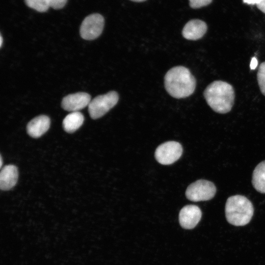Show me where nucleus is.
Instances as JSON below:
<instances>
[{
  "mask_svg": "<svg viewBox=\"0 0 265 265\" xmlns=\"http://www.w3.org/2000/svg\"><path fill=\"white\" fill-rule=\"evenodd\" d=\"M164 86L172 97L181 99L187 97L194 92L196 80L185 67L178 66L170 69L164 77Z\"/></svg>",
  "mask_w": 265,
  "mask_h": 265,
  "instance_id": "nucleus-1",
  "label": "nucleus"
},
{
  "mask_svg": "<svg viewBox=\"0 0 265 265\" xmlns=\"http://www.w3.org/2000/svg\"><path fill=\"white\" fill-rule=\"evenodd\" d=\"M105 24L104 17L100 14H92L82 21L80 27L81 37L87 40L98 38L102 33Z\"/></svg>",
  "mask_w": 265,
  "mask_h": 265,
  "instance_id": "nucleus-6",
  "label": "nucleus"
},
{
  "mask_svg": "<svg viewBox=\"0 0 265 265\" xmlns=\"http://www.w3.org/2000/svg\"><path fill=\"white\" fill-rule=\"evenodd\" d=\"M50 119L46 115H40L32 119L26 126L27 133L32 137L38 138L49 129Z\"/></svg>",
  "mask_w": 265,
  "mask_h": 265,
  "instance_id": "nucleus-11",
  "label": "nucleus"
},
{
  "mask_svg": "<svg viewBox=\"0 0 265 265\" xmlns=\"http://www.w3.org/2000/svg\"><path fill=\"white\" fill-rule=\"evenodd\" d=\"M257 65H258V61H257V58L255 57H253L251 59L250 65L251 69L252 70L255 69L257 66Z\"/></svg>",
  "mask_w": 265,
  "mask_h": 265,
  "instance_id": "nucleus-19",
  "label": "nucleus"
},
{
  "mask_svg": "<svg viewBox=\"0 0 265 265\" xmlns=\"http://www.w3.org/2000/svg\"><path fill=\"white\" fill-rule=\"evenodd\" d=\"M257 76L260 89L265 96V61L260 65Z\"/></svg>",
  "mask_w": 265,
  "mask_h": 265,
  "instance_id": "nucleus-16",
  "label": "nucleus"
},
{
  "mask_svg": "<svg viewBox=\"0 0 265 265\" xmlns=\"http://www.w3.org/2000/svg\"><path fill=\"white\" fill-rule=\"evenodd\" d=\"M189 5L192 8H199L209 4L212 0H189Z\"/></svg>",
  "mask_w": 265,
  "mask_h": 265,
  "instance_id": "nucleus-17",
  "label": "nucleus"
},
{
  "mask_svg": "<svg viewBox=\"0 0 265 265\" xmlns=\"http://www.w3.org/2000/svg\"><path fill=\"white\" fill-rule=\"evenodd\" d=\"M252 184L257 191L265 193V160L259 163L254 169Z\"/></svg>",
  "mask_w": 265,
  "mask_h": 265,
  "instance_id": "nucleus-14",
  "label": "nucleus"
},
{
  "mask_svg": "<svg viewBox=\"0 0 265 265\" xmlns=\"http://www.w3.org/2000/svg\"><path fill=\"white\" fill-rule=\"evenodd\" d=\"M216 188L214 184L206 180H199L191 184L187 188L186 196L190 201H208L215 195Z\"/></svg>",
  "mask_w": 265,
  "mask_h": 265,
  "instance_id": "nucleus-5",
  "label": "nucleus"
},
{
  "mask_svg": "<svg viewBox=\"0 0 265 265\" xmlns=\"http://www.w3.org/2000/svg\"><path fill=\"white\" fill-rule=\"evenodd\" d=\"M0 47H1L2 46V37L1 36H0Z\"/></svg>",
  "mask_w": 265,
  "mask_h": 265,
  "instance_id": "nucleus-24",
  "label": "nucleus"
},
{
  "mask_svg": "<svg viewBox=\"0 0 265 265\" xmlns=\"http://www.w3.org/2000/svg\"><path fill=\"white\" fill-rule=\"evenodd\" d=\"M207 26L204 21L194 19L188 22L184 26L182 34L183 37L189 40H197L201 38L206 33Z\"/></svg>",
  "mask_w": 265,
  "mask_h": 265,
  "instance_id": "nucleus-10",
  "label": "nucleus"
},
{
  "mask_svg": "<svg viewBox=\"0 0 265 265\" xmlns=\"http://www.w3.org/2000/svg\"><path fill=\"white\" fill-rule=\"evenodd\" d=\"M182 153V145L179 142L170 141L159 146L156 150L155 157L159 163L169 165L177 161Z\"/></svg>",
  "mask_w": 265,
  "mask_h": 265,
  "instance_id": "nucleus-7",
  "label": "nucleus"
},
{
  "mask_svg": "<svg viewBox=\"0 0 265 265\" xmlns=\"http://www.w3.org/2000/svg\"><path fill=\"white\" fill-rule=\"evenodd\" d=\"M26 4L38 12H44L49 8L46 0H25Z\"/></svg>",
  "mask_w": 265,
  "mask_h": 265,
  "instance_id": "nucleus-15",
  "label": "nucleus"
},
{
  "mask_svg": "<svg viewBox=\"0 0 265 265\" xmlns=\"http://www.w3.org/2000/svg\"><path fill=\"white\" fill-rule=\"evenodd\" d=\"M0 168L2 167V157L0 155Z\"/></svg>",
  "mask_w": 265,
  "mask_h": 265,
  "instance_id": "nucleus-22",
  "label": "nucleus"
},
{
  "mask_svg": "<svg viewBox=\"0 0 265 265\" xmlns=\"http://www.w3.org/2000/svg\"><path fill=\"white\" fill-rule=\"evenodd\" d=\"M204 96L211 108L221 114L231 110L235 96L233 86L221 80H215L208 85L204 90Z\"/></svg>",
  "mask_w": 265,
  "mask_h": 265,
  "instance_id": "nucleus-2",
  "label": "nucleus"
},
{
  "mask_svg": "<svg viewBox=\"0 0 265 265\" xmlns=\"http://www.w3.org/2000/svg\"><path fill=\"white\" fill-rule=\"evenodd\" d=\"M118 100V94L114 91L96 96L88 106L90 117L93 119L102 117L116 105Z\"/></svg>",
  "mask_w": 265,
  "mask_h": 265,
  "instance_id": "nucleus-4",
  "label": "nucleus"
},
{
  "mask_svg": "<svg viewBox=\"0 0 265 265\" xmlns=\"http://www.w3.org/2000/svg\"><path fill=\"white\" fill-rule=\"evenodd\" d=\"M257 6L262 12L265 13V0H262Z\"/></svg>",
  "mask_w": 265,
  "mask_h": 265,
  "instance_id": "nucleus-20",
  "label": "nucleus"
},
{
  "mask_svg": "<svg viewBox=\"0 0 265 265\" xmlns=\"http://www.w3.org/2000/svg\"><path fill=\"white\" fill-rule=\"evenodd\" d=\"M262 0H243V2L248 4H256L259 3Z\"/></svg>",
  "mask_w": 265,
  "mask_h": 265,
  "instance_id": "nucleus-21",
  "label": "nucleus"
},
{
  "mask_svg": "<svg viewBox=\"0 0 265 265\" xmlns=\"http://www.w3.org/2000/svg\"><path fill=\"white\" fill-rule=\"evenodd\" d=\"M201 216L202 212L198 206L194 205H186L180 212V224L184 229H193L200 221Z\"/></svg>",
  "mask_w": 265,
  "mask_h": 265,
  "instance_id": "nucleus-8",
  "label": "nucleus"
},
{
  "mask_svg": "<svg viewBox=\"0 0 265 265\" xmlns=\"http://www.w3.org/2000/svg\"><path fill=\"white\" fill-rule=\"evenodd\" d=\"M225 216L227 221L236 226H244L251 220L254 208L246 197L236 195L229 197L225 204Z\"/></svg>",
  "mask_w": 265,
  "mask_h": 265,
  "instance_id": "nucleus-3",
  "label": "nucleus"
},
{
  "mask_svg": "<svg viewBox=\"0 0 265 265\" xmlns=\"http://www.w3.org/2000/svg\"><path fill=\"white\" fill-rule=\"evenodd\" d=\"M84 116L79 112H72L63 119L62 125L65 132L72 133L77 131L83 124Z\"/></svg>",
  "mask_w": 265,
  "mask_h": 265,
  "instance_id": "nucleus-13",
  "label": "nucleus"
},
{
  "mask_svg": "<svg viewBox=\"0 0 265 265\" xmlns=\"http://www.w3.org/2000/svg\"><path fill=\"white\" fill-rule=\"evenodd\" d=\"M91 101L90 95L85 92H78L64 97L61 102L65 110L76 112L88 106Z\"/></svg>",
  "mask_w": 265,
  "mask_h": 265,
  "instance_id": "nucleus-9",
  "label": "nucleus"
},
{
  "mask_svg": "<svg viewBox=\"0 0 265 265\" xmlns=\"http://www.w3.org/2000/svg\"><path fill=\"white\" fill-rule=\"evenodd\" d=\"M131 0L133 1H136V2H141V1H145L146 0Z\"/></svg>",
  "mask_w": 265,
  "mask_h": 265,
  "instance_id": "nucleus-23",
  "label": "nucleus"
},
{
  "mask_svg": "<svg viewBox=\"0 0 265 265\" xmlns=\"http://www.w3.org/2000/svg\"><path fill=\"white\" fill-rule=\"evenodd\" d=\"M18 178V171L14 165L3 167L0 173V187L2 190H8L16 184Z\"/></svg>",
  "mask_w": 265,
  "mask_h": 265,
  "instance_id": "nucleus-12",
  "label": "nucleus"
},
{
  "mask_svg": "<svg viewBox=\"0 0 265 265\" xmlns=\"http://www.w3.org/2000/svg\"><path fill=\"white\" fill-rule=\"evenodd\" d=\"M49 7L55 9L63 8L67 3V0H46Z\"/></svg>",
  "mask_w": 265,
  "mask_h": 265,
  "instance_id": "nucleus-18",
  "label": "nucleus"
}]
</instances>
